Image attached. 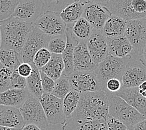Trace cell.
<instances>
[{
	"label": "cell",
	"instance_id": "obj_25",
	"mask_svg": "<svg viewBox=\"0 0 146 130\" xmlns=\"http://www.w3.org/2000/svg\"><path fill=\"white\" fill-rule=\"evenodd\" d=\"M64 69V65L61 55L52 54L49 62L39 70L56 81L62 75Z\"/></svg>",
	"mask_w": 146,
	"mask_h": 130
},
{
	"label": "cell",
	"instance_id": "obj_5",
	"mask_svg": "<svg viewBox=\"0 0 146 130\" xmlns=\"http://www.w3.org/2000/svg\"><path fill=\"white\" fill-rule=\"evenodd\" d=\"M132 58H120L108 55L96 66L94 71L100 79L102 85L111 78H117L121 81L122 76L127 63Z\"/></svg>",
	"mask_w": 146,
	"mask_h": 130
},
{
	"label": "cell",
	"instance_id": "obj_41",
	"mask_svg": "<svg viewBox=\"0 0 146 130\" xmlns=\"http://www.w3.org/2000/svg\"><path fill=\"white\" fill-rule=\"evenodd\" d=\"M139 62L146 68V45L141 50L140 54L139 55Z\"/></svg>",
	"mask_w": 146,
	"mask_h": 130
},
{
	"label": "cell",
	"instance_id": "obj_29",
	"mask_svg": "<svg viewBox=\"0 0 146 130\" xmlns=\"http://www.w3.org/2000/svg\"><path fill=\"white\" fill-rule=\"evenodd\" d=\"M81 93L71 90L62 99V108L66 118L69 117L75 111L79 104Z\"/></svg>",
	"mask_w": 146,
	"mask_h": 130
},
{
	"label": "cell",
	"instance_id": "obj_4",
	"mask_svg": "<svg viewBox=\"0 0 146 130\" xmlns=\"http://www.w3.org/2000/svg\"><path fill=\"white\" fill-rule=\"evenodd\" d=\"M107 8L112 14L126 21L145 18L146 0H111Z\"/></svg>",
	"mask_w": 146,
	"mask_h": 130
},
{
	"label": "cell",
	"instance_id": "obj_42",
	"mask_svg": "<svg viewBox=\"0 0 146 130\" xmlns=\"http://www.w3.org/2000/svg\"><path fill=\"white\" fill-rule=\"evenodd\" d=\"M132 130H146V119L137 123Z\"/></svg>",
	"mask_w": 146,
	"mask_h": 130
},
{
	"label": "cell",
	"instance_id": "obj_48",
	"mask_svg": "<svg viewBox=\"0 0 146 130\" xmlns=\"http://www.w3.org/2000/svg\"><path fill=\"white\" fill-rule=\"evenodd\" d=\"M1 31H0V49H1Z\"/></svg>",
	"mask_w": 146,
	"mask_h": 130
},
{
	"label": "cell",
	"instance_id": "obj_1",
	"mask_svg": "<svg viewBox=\"0 0 146 130\" xmlns=\"http://www.w3.org/2000/svg\"><path fill=\"white\" fill-rule=\"evenodd\" d=\"M109 116V101L104 91L81 93L79 104L69 116L81 121L106 119Z\"/></svg>",
	"mask_w": 146,
	"mask_h": 130
},
{
	"label": "cell",
	"instance_id": "obj_37",
	"mask_svg": "<svg viewBox=\"0 0 146 130\" xmlns=\"http://www.w3.org/2000/svg\"><path fill=\"white\" fill-rule=\"evenodd\" d=\"M122 87V84L120 79L117 78H111L106 82L104 91L106 93L115 94Z\"/></svg>",
	"mask_w": 146,
	"mask_h": 130
},
{
	"label": "cell",
	"instance_id": "obj_7",
	"mask_svg": "<svg viewBox=\"0 0 146 130\" xmlns=\"http://www.w3.org/2000/svg\"><path fill=\"white\" fill-rule=\"evenodd\" d=\"M68 77L71 89L79 93L104 91V86L94 71H74Z\"/></svg>",
	"mask_w": 146,
	"mask_h": 130
},
{
	"label": "cell",
	"instance_id": "obj_2",
	"mask_svg": "<svg viewBox=\"0 0 146 130\" xmlns=\"http://www.w3.org/2000/svg\"><path fill=\"white\" fill-rule=\"evenodd\" d=\"M33 28V23L21 21L13 16L0 21L1 49H12L21 54V49Z\"/></svg>",
	"mask_w": 146,
	"mask_h": 130
},
{
	"label": "cell",
	"instance_id": "obj_36",
	"mask_svg": "<svg viewBox=\"0 0 146 130\" xmlns=\"http://www.w3.org/2000/svg\"><path fill=\"white\" fill-rule=\"evenodd\" d=\"M10 88L25 89L26 88V78L19 75L17 69L11 73L10 77Z\"/></svg>",
	"mask_w": 146,
	"mask_h": 130
},
{
	"label": "cell",
	"instance_id": "obj_15",
	"mask_svg": "<svg viewBox=\"0 0 146 130\" xmlns=\"http://www.w3.org/2000/svg\"><path fill=\"white\" fill-rule=\"evenodd\" d=\"M146 80V68L139 61L132 59L125 66L122 76V86L125 88L138 87Z\"/></svg>",
	"mask_w": 146,
	"mask_h": 130
},
{
	"label": "cell",
	"instance_id": "obj_34",
	"mask_svg": "<svg viewBox=\"0 0 146 130\" xmlns=\"http://www.w3.org/2000/svg\"><path fill=\"white\" fill-rule=\"evenodd\" d=\"M51 55L52 53L47 48H42L35 53L33 59V63L39 69H41L49 62Z\"/></svg>",
	"mask_w": 146,
	"mask_h": 130
},
{
	"label": "cell",
	"instance_id": "obj_16",
	"mask_svg": "<svg viewBox=\"0 0 146 130\" xmlns=\"http://www.w3.org/2000/svg\"><path fill=\"white\" fill-rule=\"evenodd\" d=\"M74 71H94L96 68L86 45V41H80L73 52Z\"/></svg>",
	"mask_w": 146,
	"mask_h": 130
},
{
	"label": "cell",
	"instance_id": "obj_17",
	"mask_svg": "<svg viewBox=\"0 0 146 130\" xmlns=\"http://www.w3.org/2000/svg\"><path fill=\"white\" fill-rule=\"evenodd\" d=\"M115 95L124 99L127 104L146 117V99L139 93L138 87L125 88L122 86Z\"/></svg>",
	"mask_w": 146,
	"mask_h": 130
},
{
	"label": "cell",
	"instance_id": "obj_20",
	"mask_svg": "<svg viewBox=\"0 0 146 130\" xmlns=\"http://www.w3.org/2000/svg\"><path fill=\"white\" fill-rule=\"evenodd\" d=\"M29 92L27 88L12 89L0 93V105L19 108L27 99Z\"/></svg>",
	"mask_w": 146,
	"mask_h": 130
},
{
	"label": "cell",
	"instance_id": "obj_24",
	"mask_svg": "<svg viewBox=\"0 0 146 130\" xmlns=\"http://www.w3.org/2000/svg\"><path fill=\"white\" fill-rule=\"evenodd\" d=\"M84 7V3L81 1L73 2L68 5L59 13L62 20L66 25V28H71L81 18Z\"/></svg>",
	"mask_w": 146,
	"mask_h": 130
},
{
	"label": "cell",
	"instance_id": "obj_13",
	"mask_svg": "<svg viewBox=\"0 0 146 130\" xmlns=\"http://www.w3.org/2000/svg\"><path fill=\"white\" fill-rule=\"evenodd\" d=\"M44 12L42 0H19L12 16L26 23H34Z\"/></svg>",
	"mask_w": 146,
	"mask_h": 130
},
{
	"label": "cell",
	"instance_id": "obj_6",
	"mask_svg": "<svg viewBox=\"0 0 146 130\" xmlns=\"http://www.w3.org/2000/svg\"><path fill=\"white\" fill-rule=\"evenodd\" d=\"M25 125L33 124L43 130L48 127L47 119L39 99L29 93L27 99L19 108Z\"/></svg>",
	"mask_w": 146,
	"mask_h": 130
},
{
	"label": "cell",
	"instance_id": "obj_30",
	"mask_svg": "<svg viewBox=\"0 0 146 130\" xmlns=\"http://www.w3.org/2000/svg\"><path fill=\"white\" fill-rule=\"evenodd\" d=\"M71 90V85L68 77L64 75H62L55 81L54 87L51 94L62 99Z\"/></svg>",
	"mask_w": 146,
	"mask_h": 130
},
{
	"label": "cell",
	"instance_id": "obj_43",
	"mask_svg": "<svg viewBox=\"0 0 146 130\" xmlns=\"http://www.w3.org/2000/svg\"><path fill=\"white\" fill-rule=\"evenodd\" d=\"M21 130H43L39 126L33 124H26Z\"/></svg>",
	"mask_w": 146,
	"mask_h": 130
},
{
	"label": "cell",
	"instance_id": "obj_19",
	"mask_svg": "<svg viewBox=\"0 0 146 130\" xmlns=\"http://www.w3.org/2000/svg\"><path fill=\"white\" fill-rule=\"evenodd\" d=\"M25 125L18 108L0 105V126L21 130Z\"/></svg>",
	"mask_w": 146,
	"mask_h": 130
},
{
	"label": "cell",
	"instance_id": "obj_23",
	"mask_svg": "<svg viewBox=\"0 0 146 130\" xmlns=\"http://www.w3.org/2000/svg\"><path fill=\"white\" fill-rule=\"evenodd\" d=\"M127 23V21L120 16L111 14L106 20L101 31L106 38H111L124 35Z\"/></svg>",
	"mask_w": 146,
	"mask_h": 130
},
{
	"label": "cell",
	"instance_id": "obj_21",
	"mask_svg": "<svg viewBox=\"0 0 146 130\" xmlns=\"http://www.w3.org/2000/svg\"><path fill=\"white\" fill-rule=\"evenodd\" d=\"M66 45L64 51L62 53V58L64 65V69L62 75L68 76L74 71V64H73V52L75 46L79 42L72 35L70 28L66 29Z\"/></svg>",
	"mask_w": 146,
	"mask_h": 130
},
{
	"label": "cell",
	"instance_id": "obj_27",
	"mask_svg": "<svg viewBox=\"0 0 146 130\" xmlns=\"http://www.w3.org/2000/svg\"><path fill=\"white\" fill-rule=\"evenodd\" d=\"M0 63L13 71L22 63L21 55L9 49H0Z\"/></svg>",
	"mask_w": 146,
	"mask_h": 130
},
{
	"label": "cell",
	"instance_id": "obj_31",
	"mask_svg": "<svg viewBox=\"0 0 146 130\" xmlns=\"http://www.w3.org/2000/svg\"><path fill=\"white\" fill-rule=\"evenodd\" d=\"M66 45V34L51 36L48 44L47 45L48 49L52 54L62 55Z\"/></svg>",
	"mask_w": 146,
	"mask_h": 130
},
{
	"label": "cell",
	"instance_id": "obj_28",
	"mask_svg": "<svg viewBox=\"0 0 146 130\" xmlns=\"http://www.w3.org/2000/svg\"><path fill=\"white\" fill-rule=\"evenodd\" d=\"M70 29L72 35L79 41H87L93 29L87 20L82 17L79 18Z\"/></svg>",
	"mask_w": 146,
	"mask_h": 130
},
{
	"label": "cell",
	"instance_id": "obj_12",
	"mask_svg": "<svg viewBox=\"0 0 146 130\" xmlns=\"http://www.w3.org/2000/svg\"><path fill=\"white\" fill-rule=\"evenodd\" d=\"M81 1L84 3L81 17L87 20L92 28L102 31L106 20L112 13L105 5L82 0Z\"/></svg>",
	"mask_w": 146,
	"mask_h": 130
},
{
	"label": "cell",
	"instance_id": "obj_35",
	"mask_svg": "<svg viewBox=\"0 0 146 130\" xmlns=\"http://www.w3.org/2000/svg\"><path fill=\"white\" fill-rule=\"evenodd\" d=\"M12 72L0 63V93L10 88V77Z\"/></svg>",
	"mask_w": 146,
	"mask_h": 130
},
{
	"label": "cell",
	"instance_id": "obj_10",
	"mask_svg": "<svg viewBox=\"0 0 146 130\" xmlns=\"http://www.w3.org/2000/svg\"><path fill=\"white\" fill-rule=\"evenodd\" d=\"M124 36L131 44L134 54L139 56L146 45V19L127 21Z\"/></svg>",
	"mask_w": 146,
	"mask_h": 130
},
{
	"label": "cell",
	"instance_id": "obj_44",
	"mask_svg": "<svg viewBox=\"0 0 146 130\" xmlns=\"http://www.w3.org/2000/svg\"><path fill=\"white\" fill-rule=\"evenodd\" d=\"M82 1L96 3H98V4H101V5H103L106 6V5H107L108 3L111 1V0H82Z\"/></svg>",
	"mask_w": 146,
	"mask_h": 130
},
{
	"label": "cell",
	"instance_id": "obj_45",
	"mask_svg": "<svg viewBox=\"0 0 146 130\" xmlns=\"http://www.w3.org/2000/svg\"><path fill=\"white\" fill-rule=\"evenodd\" d=\"M138 88H139V92L145 91L146 90V80L144 81L140 85L138 86Z\"/></svg>",
	"mask_w": 146,
	"mask_h": 130
},
{
	"label": "cell",
	"instance_id": "obj_49",
	"mask_svg": "<svg viewBox=\"0 0 146 130\" xmlns=\"http://www.w3.org/2000/svg\"><path fill=\"white\" fill-rule=\"evenodd\" d=\"M145 19H146V16H145Z\"/></svg>",
	"mask_w": 146,
	"mask_h": 130
},
{
	"label": "cell",
	"instance_id": "obj_47",
	"mask_svg": "<svg viewBox=\"0 0 146 130\" xmlns=\"http://www.w3.org/2000/svg\"><path fill=\"white\" fill-rule=\"evenodd\" d=\"M141 94V95L143 96L144 98H145L146 99V90L145 91H141V92H139Z\"/></svg>",
	"mask_w": 146,
	"mask_h": 130
},
{
	"label": "cell",
	"instance_id": "obj_39",
	"mask_svg": "<svg viewBox=\"0 0 146 130\" xmlns=\"http://www.w3.org/2000/svg\"><path fill=\"white\" fill-rule=\"evenodd\" d=\"M106 122L108 130H128L121 121L109 115L106 119Z\"/></svg>",
	"mask_w": 146,
	"mask_h": 130
},
{
	"label": "cell",
	"instance_id": "obj_14",
	"mask_svg": "<svg viewBox=\"0 0 146 130\" xmlns=\"http://www.w3.org/2000/svg\"><path fill=\"white\" fill-rule=\"evenodd\" d=\"M86 45L92 61L96 65L109 55L107 40L101 31L92 29L91 35L86 41Z\"/></svg>",
	"mask_w": 146,
	"mask_h": 130
},
{
	"label": "cell",
	"instance_id": "obj_3",
	"mask_svg": "<svg viewBox=\"0 0 146 130\" xmlns=\"http://www.w3.org/2000/svg\"><path fill=\"white\" fill-rule=\"evenodd\" d=\"M109 101V115L121 121L128 130L146 117L115 94L106 93Z\"/></svg>",
	"mask_w": 146,
	"mask_h": 130
},
{
	"label": "cell",
	"instance_id": "obj_18",
	"mask_svg": "<svg viewBox=\"0 0 146 130\" xmlns=\"http://www.w3.org/2000/svg\"><path fill=\"white\" fill-rule=\"evenodd\" d=\"M106 40L109 55L120 58H132L131 55L133 53V48L124 35L106 38Z\"/></svg>",
	"mask_w": 146,
	"mask_h": 130
},
{
	"label": "cell",
	"instance_id": "obj_40",
	"mask_svg": "<svg viewBox=\"0 0 146 130\" xmlns=\"http://www.w3.org/2000/svg\"><path fill=\"white\" fill-rule=\"evenodd\" d=\"M32 66L28 63H22L17 68L19 75L25 78H28L32 72Z\"/></svg>",
	"mask_w": 146,
	"mask_h": 130
},
{
	"label": "cell",
	"instance_id": "obj_46",
	"mask_svg": "<svg viewBox=\"0 0 146 130\" xmlns=\"http://www.w3.org/2000/svg\"><path fill=\"white\" fill-rule=\"evenodd\" d=\"M0 130H18L15 128H6L4 127V126H0Z\"/></svg>",
	"mask_w": 146,
	"mask_h": 130
},
{
	"label": "cell",
	"instance_id": "obj_32",
	"mask_svg": "<svg viewBox=\"0 0 146 130\" xmlns=\"http://www.w3.org/2000/svg\"><path fill=\"white\" fill-rule=\"evenodd\" d=\"M18 3L19 0H0V21L11 17Z\"/></svg>",
	"mask_w": 146,
	"mask_h": 130
},
{
	"label": "cell",
	"instance_id": "obj_11",
	"mask_svg": "<svg viewBox=\"0 0 146 130\" xmlns=\"http://www.w3.org/2000/svg\"><path fill=\"white\" fill-rule=\"evenodd\" d=\"M33 25L49 36L64 35L66 29L59 13L53 11H44Z\"/></svg>",
	"mask_w": 146,
	"mask_h": 130
},
{
	"label": "cell",
	"instance_id": "obj_38",
	"mask_svg": "<svg viewBox=\"0 0 146 130\" xmlns=\"http://www.w3.org/2000/svg\"><path fill=\"white\" fill-rule=\"evenodd\" d=\"M40 75L43 92L45 93H51L54 87L55 81L41 71H40Z\"/></svg>",
	"mask_w": 146,
	"mask_h": 130
},
{
	"label": "cell",
	"instance_id": "obj_33",
	"mask_svg": "<svg viewBox=\"0 0 146 130\" xmlns=\"http://www.w3.org/2000/svg\"><path fill=\"white\" fill-rule=\"evenodd\" d=\"M44 5V11L60 13L68 5L74 2V0H42Z\"/></svg>",
	"mask_w": 146,
	"mask_h": 130
},
{
	"label": "cell",
	"instance_id": "obj_8",
	"mask_svg": "<svg viewBox=\"0 0 146 130\" xmlns=\"http://www.w3.org/2000/svg\"><path fill=\"white\" fill-rule=\"evenodd\" d=\"M51 36L42 33L33 25V28L26 39L21 49V57L23 63L33 64V57L39 49L46 48Z\"/></svg>",
	"mask_w": 146,
	"mask_h": 130
},
{
	"label": "cell",
	"instance_id": "obj_22",
	"mask_svg": "<svg viewBox=\"0 0 146 130\" xmlns=\"http://www.w3.org/2000/svg\"><path fill=\"white\" fill-rule=\"evenodd\" d=\"M62 130H108L106 119L81 121L66 118Z\"/></svg>",
	"mask_w": 146,
	"mask_h": 130
},
{
	"label": "cell",
	"instance_id": "obj_26",
	"mask_svg": "<svg viewBox=\"0 0 146 130\" xmlns=\"http://www.w3.org/2000/svg\"><path fill=\"white\" fill-rule=\"evenodd\" d=\"M32 66V72L28 78H26V88L30 94L34 95L39 99L43 94L41 86V79L40 70L33 64Z\"/></svg>",
	"mask_w": 146,
	"mask_h": 130
},
{
	"label": "cell",
	"instance_id": "obj_9",
	"mask_svg": "<svg viewBox=\"0 0 146 130\" xmlns=\"http://www.w3.org/2000/svg\"><path fill=\"white\" fill-rule=\"evenodd\" d=\"M39 99L48 123L62 125L64 124L66 118L63 111L62 99L56 97L51 93H43Z\"/></svg>",
	"mask_w": 146,
	"mask_h": 130
}]
</instances>
